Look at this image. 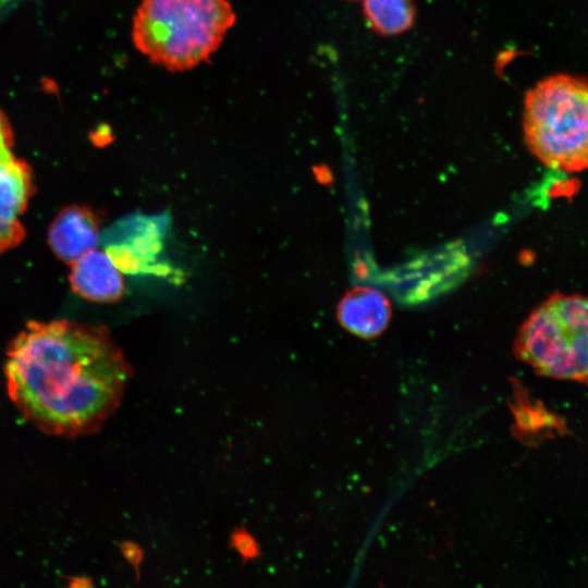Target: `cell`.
Listing matches in <instances>:
<instances>
[{"mask_svg":"<svg viewBox=\"0 0 588 588\" xmlns=\"http://www.w3.org/2000/svg\"><path fill=\"white\" fill-rule=\"evenodd\" d=\"M4 366L10 399L45 432L95 431L118 406L130 367L103 327L29 321Z\"/></svg>","mask_w":588,"mask_h":588,"instance_id":"6da1fadb","label":"cell"},{"mask_svg":"<svg viewBox=\"0 0 588 588\" xmlns=\"http://www.w3.org/2000/svg\"><path fill=\"white\" fill-rule=\"evenodd\" d=\"M234 22L228 0H142L132 37L150 62L185 71L208 60Z\"/></svg>","mask_w":588,"mask_h":588,"instance_id":"7a4b0ae2","label":"cell"},{"mask_svg":"<svg viewBox=\"0 0 588 588\" xmlns=\"http://www.w3.org/2000/svg\"><path fill=\"white\" fill-rule=\"evenodd\" d=\"M524 140L534 156L560 172L588 169V77L548 76L525 95Z\"/></svg>","mask_w":588,"mask_h":588,"instance_id":"3957f363","label":"cell"},{"mask_svg":"<svg viewBox=\"0 0 588 588\" xmlns=\"http://www.w3.org/2000/svg\"><path fill=\"white\" fill-rule=\"evenodd\" d=\"M514 353L538 375L588 385V297L552 294L523 322Z\"/></svg>","mask_w":588,"mask_h":588,"instance_id":"277c9868","label":"cell"},{"mask_svg":"<svg viewBox=\"0 0 588 588\" xmlns=\"http://www.w3.org/2000/svg\"><path fill=\"white\" fill-rule=\"evenodd\" d=\"M13 132L0 110V254L16 247L25 237L21 215L34 194L33 172L13 154Z\"/></svg>","mask_w":588,"mask_h":588,"instance_id":"5b68a950","label":"cell"},{"mask_svg":"<svg viewBox=\"0 0 588 588\" xmlns=\"http://www.w3.org/2000/svg\"><path fill=\"white\" fill-rule=\"evenodd\" d=\"M98 215L88 206L64 207L52 221L48 242L53 254L71 265L99 244Z\"/></svg>","mask_w":588,"mask_h":588,"instance_id":"8992f818","label":"cell"},{"mask_svg":"<svg viewBox=\"0 0 588 588\" xmlns=\"http://www.w3.org/2000/svg\"><path fill=\"white\" fill-rule=\"evenodd\" d=\"M70 266L71 287L81 297L96 303H112L122 297L123 277L106 252L94 249Z\"/></svg>","mask_w":588,"mask_h":588,"instance_id":"52a82bcc","label":"cell"},{"mask_svg":"<svg viewBox=\"0 0 588 588\" xmlns=\"http://www.w3.org/2000/svg\"><path fill=\"white\" fill-rule=\"evenodd\" d=\"M336 318L350 333L364 339L380 335L391 319V306L379 291L358 286L339 302Z\"/></svg>","mask_w":588,"mask_h":588,"instance_id":"ba28073f","label":"cell"},{"mask_svg":"<svg viewBox=\"0 0 588 588\" xmlns=\"http://www.w3.org/2000/svg\"><path fill=\"white\" fill-rule=\"evenodd\" d=\"M368 24L381 35L392 36L409 29L415 19L413 0H362Z\"/></svg>","mask_w":588,"mask_h":588,"instance_id":"9c48e42d","label":"cell"},{"mask_svg":"<svg viewBox=\"0 0 588 588\" xmlns=\"http://www.w3.org/2000/svg\"><path fill=\"white\" fill-rule=\"evenodd\" d=\"M580 187V182L576 179H558L549 186V196L551 197H572Z\"/></svg>","mask_w":588,"mask_h":588,"instance_id":"30bf717a","label":"cell"},{"mask_svg":"<svg viewBox=\"0 0 588 588\" xmlns=\"http://www.w3.org/2000/svg\"><path fill=\"white\" fill-rule=\"evenodd\" d=\"M351 1H353V0H351Z\"/></svg>","mask_w":588,"mask_h":588,"instance_id":"8fae6325","label":"cell"}]
</instances>
